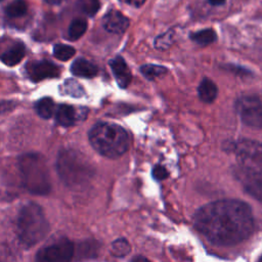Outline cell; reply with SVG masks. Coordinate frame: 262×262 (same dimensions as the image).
I'll list each match as a JSON object with an SVG mask.
<instances>
[{"label": "cell", "mask_w": 262, "mask_h": 262, "mask_svg": "<svg viewBox=\"0 0 262 262\" xmlns=\"http://www.w3.org/2000/svg\"><path fill=\"white\" fill-rule=\"evenodd\" d=\"M193 224L212 244L234 246L252 234L254 218L251 208L245 202L220 200L198 209Z\"/></svg>", "instance_id": "6da1fadb"}, {"label": "cell", "mask_w": 262, "mask_h": 262, "mask_svg": "<svg viewBox=\"0 0 262 262\" xmlns=\"http://www.w3.org/2000/svg\"><path fill=\"white\" fill-rule=\"evenodd\" d=\"M89 141L93 148L107 158H118L129 147L126 130L114 123H97L89 131Z\"/></svg>", "instance_id": "7a4b0ae2"}, {"label": "cell", "mask_w": 262, "mask_h": 262, "mask_svg": "<svg viewBox=\"0 0 262 262\" xmlns=\"http://www.w3.org/2000/svg\"><path fill=\"white\" fill-rule=\"evenodd\" d=\"M49 225L42 209L35 203H29L19 211L16 232L19 241L27 247L39 243L48 232Z\"/></svg>", "instance_id": "3957f363"}, {"label": "cell", "mask_w": 262, "mask_h": 262, "mask_svg": "<svg viewBox=\"0 0 262 262\" xmlns=\"http://www.w3.org/2000/svg\"><path fill=\"white\" fill-rule=\"evenodd\" d=\"M18 168L25 187L35 194H47L50 190L49 173L41 155L26 154L18 160Z\"/></svg>", "instance_id": "277c9868"}, {"label": "cell", "mask_w": 262, "mask_h": 262, "mask_svg": "<svg viewBox=\"0 0 262 262\" xmlns=\"http://www.w3.org/2000/svg\"><path fill=\"white\" fill-rule=\"evenodd\" d=\"M57 172L68 186L81 185L90 178L91 167L83 155L77 150L64 148L59 151L56 162Z\"/></svg>", "instance_id": "5b68a950"}, {"label": "cell", "mask_w": 262, "mask_h": 262, "mask_svg": "<svg viewBox=\"0 0 262 262\" xmlns=\"http://www.w3.org/2000/svg\"><path fill=\"white\" fill-rule=\"evenodd\" d=\"M232 171L243 188L253 198L262 202V165L236 162Z\"/></svg>", "instance_id": "8992f818"}, {"label": "cell", "mask_w": 262, "mask_h": 262, "mask_svg": "<svg viewBox=\"0 0 262 262\" xmlns=\"http://www.w3.org/2000/svg\"><path fill=\"white\" fill-rule=\"evenodd\" d=\"M234 108L244 124L262 129V98L253 94L242 95L235 100Z\"/></svg>", "instance_id": "52a82bcc"}, {"label": "cell", "mask_w": 262, "mask_h": 262, "mask_svg": "<svg viewBox=\"0 0 262 262\" xmlns=\"http://www.w3.org/2000/svg\"><path fill=\"white\" fill-rule=\"evenodd\" d=\"M224 150L234 155L237 163L262 165V143L251 139L231 140L224 143Z\"/></svg>", "instance_id": "ba28073f"}, {"label": "cell", "mask_w": 262, "mask_h": 262, "mask_svg": "<svg viewBox=\"0 0 262 262\" xmlns=\"http://www.w3.org/2000/svg\"><path fill=\"white\" fill-rule=\"evenodd\" d=\"M74 254V245L67 238L40 250L37 254V260L42 262H66L72 259Z\"/></svg>", "instance_id": "9c48e42d"}, {"label": "cell", "mask_w": 262, "mask_h": 262, "mask_svg": "<svg viewBox=\"0 0 262 262\" xmlns=\"http://www.w3.org/2000/svg\"><path fill=\"white\" fill-rule=\"evenodd\" d=\"M26 71L29 78L34 82H39L47 78L58 77L60 73V70L56 64L44 59L28 62Z\"/></svg>", "instance_id": "30bf717a"}, {"label": "cell", "mask_w": 262, "mask_h": 262, "mask_svg": "<svg viewBox=\"0 0 262 262\" xmlns=\"http://www.w3.org/2000/svg\"><path fill=\"white\" fill-rule=\"evenodd\" d=\"M103 28L114 34H122L129 27V19L118 10L108 11L102 19Z\"/></svg>", "instance_id": "8fae6325"}, {"label": "cell", "mask_w": 262, "mask_h": 262, "mask_svg": "<svg viewBox=\"0 0 262 262\" xmlns=\"http://www.w3.org/2000/svg\"><path fill=\"white\" fill-rule=\"evenodd\" d=\"M110 67L118 85L121 88H126L131 82L132 75L124 58L121 56H116L115 58L110 60Z\"/></svg>", "instance_id": "7c38bea8"}, {"label": "cell", "mask_w": 262, "mask_h": 262, "mask_svg": "<svg viewBox=\"0 0 262 262\" xmlns=\"http://www.w3.org/2000/svg\"><path fill=\"white\" fill-rule=\"evenodd\" d=\"M71 72L78 77L93 78L97 75L98 69L94 63L90 62L89 60L84 58H78L73 62L71 67Z\"/></svg>", "instance_id": "4fadbf2b"}, {"label": "cell", "mask_w": 262, "mask_h": 262, "mask_svg": "<svg viewBox=\"0 0 262 262\" xmlns=\"http://www.w3.org/2000/svg\"><path fill=\"white\" fill-rule=\"evenodd\" d=\"M199 98L206 103L213 102L218 94V88L216 84L209 78H204L198 87Z\"/></svg>", "instance_id": "5bb4252c"}, {"label": "cell", "mask_w": 262, "mask_h": 262, "mask_svg": "<svg viewBox=\"0 0 262 262\" xmlns=\"http://www.w3.org/2000/svg\"><path fill=\"white\" fill-rule=\"evenodd\" d=\"M25 56V46L21 43H16L4 51L0 55V59L3 63L9 67H13L20 62Z\"/></svg>", "instance_id": "9a60e30c"}, {"label": "cell", "mask_w": 262, "mask_h": 262, "mask_svg": "<svg viewBox=\"0 0 262 262\" xmlns=\"http://www.w3.org/2000/svg\"><path fill=\"white\" fill-rule=\"evenodd\" d=\"M79 118L76 110L69 104H61L56 111V121L58 124L64 127H69L75 124Z\"/></svg>", "instance_id": "2e32d148"}, {"label": "cell", "mask_w": 262, "mask_h": 262, "mask_svg": "<svg viewBox=\"0 0 262 262\" xmlns=\"http://www.w3.org/2000/svg\"><path fill=\"white\" fill-rule=\"evenodd\" d=\"M216 38V33L212 29H204L190 34V39L201 46H206L213 43Z\"/></svg>", "instance_id": "e0dca14e"}, {"label": "cell", "mask_w": 262, "mask_h": 262, "mask_svg": "<svg viewBox=\"0 0 262 262\" xmlns=\"http://www.w3.org/2000/svg\"><path fill=\"white\" fill-rule=\"evenodd\" d=\"M54 106V102L50 97H44L37 101L35 108L41 118L49 119L53 115Z\"/></svg>", "instance_id": "ac0fdd59"}, {"label": "cell", "mask_w": 262, "mask_h": 262, "mask_svg": "<svg viewBox=\"0 0 262 262\" xmlns=\"http://www.w3.org/2000/svg\"><path fill=\"white\" fill-rule=\"evenodd\" d=\"M141 74L147 79V80H155L157 78L163 77L168 72L167 68L163 66L158 64H143L140 67Z\"/></svg>", "instance_id": "d6986e66"}, {"label": "cell", "mask_w": 262, "mask_h": 262, "mask_svg": "<svg viewBox=\"0 0 262 262\" xmlns=\"http://www.w3.org/2000/svg\"><path fill=\"white\" fill-rule=\"evenodd\" d=\"M87 30V21L84 18L74 19L69 27V37L71 40H77L84 35Z\"/></svg>", "instance_id": "ffe728a7"}, {"label": "cell", "mask_w": 262, "mask_h": 262, "mask_svg": "<svg viewBox=\"0 0 262 262\" xmlns=\"http://www.w3.org/2000/svg\"><path fill=\"white\" fill-rule=\"evenodd\" d=\"M131 251V246L125 238H118L111 245V254L115 257H124Z\"/></svg>", "instance_id": "44dd1931"}, {"label": "cell", "mask_w": 262, "mask_h": 262, "mask_svg": "<svg viewBox=\"0 0 262 262\" xmlns=\"http://www.w3.org/2000/svg\"><path fill=\"white\" fill-rule=\"evenodd\" d=\"M28 10V4L25 0H14L5 9L6 14L10 17H19Z\"/></svg>", "instance_id": "7402d4cb"}, {"label": "cell", "mask_w": 262, "mask_h": 262, "mask_svg": "<svg viewBox=\"0 0 262 262\" xmlns=\"http://www.w3.org/2000/svg\"><path fill=\"white\" fill-rule=\"evenodd\" d=\"M76 53V50L74 47L70 45H64V44H56L53 48V54L54 56L62 61L69 60L72 58Z\"/></svg>", "instance_id": "603a6c76"}, {"label": "cell", "mask_w": 262, "mask_h": 262, "mask_svg": "<svg viewBox=\"0 0 262 262\" xmlns=\"http://www.w3.org/2000/svg\"><path fill=\"white\" fill-rule=\"evenodd\" d=\"M174 42V32L173 31H168L160 36H158L155 40V46L158 49L165 50L169 48Z\"/></svg>", "instance_id": "cb8c5ba5"}, {"label": "cell", "mask_w": 262, "mask_h": 262, "mask_svg": "<svg viewBox=\"0 0 262 262\" xmlns=\"http://www.w3.org/2000/svg\"><path fill=\"white\" fill-rule=\"evenodd\" d=\"M78 5L80 9L87 15H94L99 9V0H79Z\"/></svg>", "instance_id": "d4e9b609"}, {"label": "cell", "mask_w": 262, "mask_h": 262, "mask_svg": "<svg viewBox=\"0 0 262 262\" xmlns=\"http://www.w3.org/2000/svg\"><path fill=\"white\" fill-rule=\"evenodd\" d=\"M63 90L67 94L74 96V97H80L84 94V90H83L82 86L77 81L72 80V79L64 81Z\"/></svg>", "instance_id": "484cf974"}, {"label": "cell", "mask_w": 262, "mask_h": 262, "mask_svg": "<svg viewBox=\"0 0 262 262\" xmlns=\"http://www.w3.org/2000/svg\"><path fill=\"white\" fill-rule=\"evenodd\" d=\"M168 175H169L168 171L162 165H156L152 169V176L157 180H163V179L167 178Z\"/></svg>", "instance_id": "4316f807"}, {"label": "cell", "mask_w": 262, "mask_h": 262, "mask_svg": "<svg viewBox=\"0 0 262 262\" xmlns=\"http://www.w3.org/2000/svg\"><path fill=\"white\" fill-rule=\"evenodd\" d=\"M126 3H128L129 5H133V6H140L144 3L145 0H123Z\"/></svg>", "instance_id": "83f0119b"}, {"label": "cell", "mask_w": 262, "mask_h": 262, "mask_svg": "<svg viewBox=\"0 0 262 262\" xmlns=\"http://www.w3.org/2000/svg\"><path fill=\"white\" fill-rule=\"evenodd\" d=\"M209 2L212 4V5H221L225 2V0H209Z\"/></svg>", "instance_id": "f1b7e54d"}, {"label": "cell", "mask_w": 262, "mask_h": 262, "mask_svg": "<svg viewBox=\"0 0 262 262\" xmlns=\"http://www.w3.org/2000/svg\"><path fill=\"white\" fill-rule=\"evenodd\" d=\"M132 261H135V262H137V261H148L146 258H144L143 256H138V257H134V258H132Z\"/></svg>", "instance_id": "f546056e"}, {"label": "cell", "mask_w": 262, "mask_h": 262, "mask_svg": "<svg viewBox=\"0 0 262 262\" xmlns=\"http://www.w3.org/2000/svg\"><path fill=\"white\" fill-rule=\"evenodd\" d=\"M48 2H50V3H53V4H57V3H59L61 0H47Z\"/></svg>", "instance_id": "4dcf8cb0"}, {"label": "cell", "mask_w": 262, "mask_h": 262, "mask_svg": "<svg viewBox=\"0 0 262 262\" xmlns=\"http://www.w3.org/2000/svg\"><path fill=\"white\" fill-rule=\"evenodd\" d=\"M1 112H2V105L0 104V113H1Z\"/></svg>", "instance_id": "1f68e13d"}, {"label": "cell", "mask_w": 262, "mask_h": 262, "mask_svg": "<svg viewBox=\"0 0 262 262\" xmlns=\"http://www.w3.org/2000/svg\"><path fill=\"white\" fill-rule=\"evenodd\" d=\"M259 260H260V261H262V256L260 257V259H259Z\"/></svg>", "instance_id": "d6a6232c"}]
</instances>
